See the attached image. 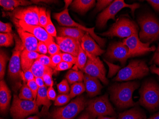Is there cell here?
<instances>
[{"label":"cell","instance_id":"91938a15","mask_svg":"<svg viewBox=\"0 0 159 119\" xmlns=\"http://www.w3.org/2000/svg\"><path fill=\"white\" fill-rule=\"evenodd\" d=\"M64 3H65V6H64V9H68V7L69 5H71V3L73 2V1L71 0H64Z\"/></svg>","mask_w":159,"mask_h":119},{"label":"cell","instance_id":"db71d44e","mask_svg":"<svg viewBox=\"0 0 159 119\" xmlns=\"http://www.w3.org/2000/svg\"><path fill=\"white\" fill-rule=\"evenodd\" d=\"M34 80L39 88L45 86V83H44V81H43V78L36 77L35 78Z\"/></svg>","mask_w":159,"mask_h":119},{"label":"cell","instance_id":"60d3db41","mask_svg":"<svg viewBox=\"0 0 159 119\" xmlns=\"http://www.w3.org/2000/svg\"><path fill=\"white\" fill-rule=\"evenodd\" d=\"M21 78L22 81L24 82V84H26V83L27 84L28 81L34 80L35 78L31 69L28 70L26 71H22L21 73Z\"/></svg>","mask_w":159,"mask_h":119},{"label":"cell","instance_id":"52a82bcc","mask_svg":"<svg viewBox=\"0 0 159 119\" xmlns=\"http://www.w3.org/2000/svg\"><path fill=\"white\" fill-rule=\"evenodd\" d=\"M149 73V68L145 62L133 60L124 68L119 71L114 80L117 81H129L141 79Z\"/></svg>","mask_w":159,"mask_h":119},{"label":"cell","instance_id":"4dcf8cb0","mask_svg":"<svg viewBox=\"0 0 159 119\" xmlns=\"http://www.w3.org/2000/svg\"><path fill=\"white\" fill-rule=\"evenodd\" d=\"M85 90L84 84L83 82L76 83L71 85L69 94L70 98H75V97L80 95L84 93Z\"/></svg>","mask_w":159,"mask_h":119},{"label":"cell","instance_id":"6f0895ef","mask_svg":"<svg viewBox=\"0 0 159 119\" xmlns=\"http://www.w3.org/2000/svg\"><path fill=\"white\" fill-rule=\"evenodd\" d=\"M150 69H151V72L152 73L157 74L159 76V68H157L155 65H153L151 66Z\"/></svg>","mask_w":159,"mask_h":119},{"label":"cell","instance_id":"7bdbcfd3","mask_svg":"<svg viewBox=\"0 0 159 119\" xmlns=\"http://www.w3.org/2000/svg\"><path fill=\"white\" fill-rule=\"evenodd\" d=\"M26 84L31 89L34 96V100L36 101V99L37 98V93L39 90V87L36 83L34 80L28 81Z\"/></svg>","mask_w":159,"mask_h":119},{"label":"cell","instance_id":"d590c367","mask_svg":"<svg viewBox=\"0 0 159 119\" xmlns=\"http://www.w3.org/2000/svg\"><path fill=\"white\" fill-rule=\"evenodd\" d=\"M70 96L68 94H60L56 97L54 102V105L61 106L66 105L70 101Z\"/></svg>","mask_w":159,"mask_h":119},{"label":"cell","instance_id":"7c38bea8","mask_svg":"<svg viewBox=\"0 0 159 119\" xmlns=\"http://www.w3.org/2000/svg\"><path fill=\"white\" fill-rule=\"evenodd\" d=\"M88 56V61L83 69L85 74L100 80L104 85L108 84V80L106 77V70L103 62L98 56L90 54L85 52Z\"/></svg>","mask_w":159,"mask_h":119},{"label":"cell","instance_id":"c3c4849f","mask_svg":"<svg viewBox=\"0 0 159 119\" xmlns=\"http://www.w3.org/2000/svg\"><path fill=\"white\" fill-rule=\"evenodd\" d=\"M0 31L1 33H12V25L10 23L0 22Z\"/></svg>","mask_w":159,"mask_h":119},{"label":"cell","instance_id":"11a10c76","mask_svg":"<svg viewBox=\"0 0 159 119\" xmlns=\"http://www.w3.org/2000/svg\"><path fill=\"white\" fill-rule=\"evenodd\" d=\"M78 119H95L94 117L91 115L89 112L83 113Z\"/></svg>","mask_w":159,"mask_h":119},{"label":"cell","instance_id":"d6986e66","mask_svg":"<svg viewBox=\"0 0 159 119\" xmlns=\"http://www.w3.org/2000/svg\"><path fill=\"white\" fill-rule=\"evenodd\" d=\"M17 30L25 49L28 51L37 52L39 42L37 38L34 35L25 31L21 28L17 27Z\"/></svg>","mask_w":159,"mask_h":119},{"label":"cell","instance_id":"e7e4bbea","mask_svg":"<svg viewBox=\"0 0 159 119\" xmlns=\"http://www.w3.org/2000/svg\"><path fill=\"white\" fill-rule=\"evenodd\" d=\"M157 52H159V46H158V49H157Z\"/></svg>","mask_w":159,"mask_h":119},{"label":"cell","instance_id":"7a4b0ae2","mask_svg":"<svg viewBox=\"0 0 159 119\" xmlns=\"http://www.w3.org/2000/svg\"><path fill=\"white\" fill-rule=\"evenodd\" d=\"M13 35L16 45L10 60L8 76L13 84V90H16L21 87V73L23 71L21 70L20 56L25 48L20 38L16 34Z\"/></svg>","mask_w":159,"mask_h":119},{"label":"cell","instance_id":"ee69618b","mask_svg":"<svg viewBox=\"0 0 159 119\" xmlns=\"http://www.w3.org/2000/svg\"><path fill=\"white\" fill-rule=\"evenodd\" d=\"M61 58L62 61L75 64L77 62V57L71 55L70 53H61Z\"/></svg>","mask_w":159,"mask_h":119},{"label":"cell","instance_id":"bcb514c9","mask_svg":"<svg viewBox=\"0 0 159 119\" xmlns=\"http://www.w3.org/2000/svg\"><path fill=\"white\" fill-rule=\"evenodd\" d=\"M73 64L66 62L61 61L60 63H59L54 70L56 71H62L67 70L73 67Z\"/></svg>","mask_w":159,"mask_h":119},{"label":"cell","instance_id":"cb8c5ba5","mask_svg":"<svg viewBox=\"0 0 159 119\" xmlns=\"http://www.w3.org/2000/svg\"><path fill=\"white\" fill-rule=\"evenodd\" d=\"M95 2L94 0H75L70 6L76 12L84 14L94 6Z\"/></svg>","mask_w":159,"mask_h":119},{"label":"cell","instance_id":"2e32d148","mask_svg":"<svg viewBox=\"0 0 159 119\" xmlns=\"http://www.w3.org/2000/svg\"><path fill=\"white\" fill-rule=\"evenodd\" d=\"M13 24L16 27L21 28L24 30L34 35L39 42H43L45 44L54 41L53 37L48 34L45 29L40 26L31 25H28L22 21L11 18Z\"/></svg>","mask_w":159,"mask_h":119},{"label":"cell","instance_id":"d6a6232c","mask_svg":"<svg viewBox=\"0 0 159 119\" xmlns=\"http://www.w3.org/2000/svg\"><path fill=\"white\" fill-rule=\"evenodd\" d=\"M18 96L20 99L22 100H29V101L34 100L31 89L26 84H24L23 85L21 86Z\"/></svg>","mask_w":159,"mask_h":119},{"label":"cell","instance_id":"e0dca14e","mask_svg":"<svg viewBox=\"0 0 159 119\" xmlns=\"http://www.w3.org/2000/svg\"><path fill=\"white\" fill-rule=\"evenodd\" d=\"M56 39L57 44L62 52L76 57L78 56L80 47L81 46V43L79 41L68 37L58 36L56 37Z\"/></svg>","mask_w":159,"mask_h":119},{"label":"cell","instance_id":"5b68a950","mask_svg":"<svg viewBox=\"0 0 159 119\" xmlns=\"http://www.w3.org/2000/svg\"><path fill=\"white\" fill-rule=\"evenodd\" d=\"M141 105L151 111L159 108V86L154 80L146 81L140 91Z\"/></svg>","mask_w":159,"mask_h":119},{"label":"cell","instance_id":"ac0fdd59","mask_svg":"<svg viewBox=\"0 0 159 119\" xmlns=\"http://www.w3.org/2000/svg\"><path fill=\"white\" fill-rule=\"evenodd\" d=\"M81 47L85 52L95 56L102 55L105 52L101 49L88 33H86L82 38Z\"/></svg>","mask_w":159,"mask_h":119},{"label":"cell","instance_id":"be15d7a7","mask_svg":"<svg viewBox=\"0 0 159 119\" xmlns=\"http://www.w3.org/2000/svg\"><path fill=\"white\" fill-rule=\"evenodd\" d=\"M27 119H39V117L38 116H31V117H29Z\"/></svg>","mask_w":159,"mask_h":119},{"label":"cell","instance_id":"1f68e13d","mask_svg":"<svg viewBox=\"0 0 159 119\" xmlns=\"http://www.w3.org/2000/svg\"><path fill=\"white\" fill-rule=\"evenodd\" d=\"M14 35L12 33L0 34V45L1 47H10L14 43Z\"/></svg>","mask_w":159,"mask_h":119},{"label":"cell","instance_id":"6da1fadb","mask_svg":"<svg viewBox=\"0 0 159 119\" xmlns=\"http://www.w3.org/2000/svg\"><path fill=\"white\" fill-rule=\"evenodd\" d=\"M139 86V84L136 81L114 84L110 88L111 99L120 109L134 106L136 103L133 101V93Z\"/></svg>","mask_w":159,"mask_h":119},{"label":"cell","instance_id":"ab89813d","mask_svg":"<svg viewBox=\"0 0 159 119\" xmlns=\"http://www.w3.org/2000/svg\"><path fill=\"white\" fill-rule=\"evenodd\" d=\"M46 44L48 48V52L51 56L60 53V49L59 46L58 45V44L55 43L54 41L49 42Z\"/></svg>","mask_w":159,"mask_h":119},{"label":"cell","instance_id":"74e56055","mask_svg":"<svg viewBox=\"0 0 159 119\" xmlns=\"http://www.w3.org/2000/svg\"><path fill=\"white\" fill-rule=\"evenodd\" d=\"M57 89L60 94H68L70 88L68 81L66 79H63L57 85Z\"/></svg>","mask_w":159,"mask_h":119},{"label":"cell","instance_id":"4fadbf2b","mask_svg":"<svg viewBox=\"0 0 159 119\" xmlns=\"http://www.w3.org/2000/svg\"><path fill=\"white\" fill-rule=\"evenodd\" d=\"M40 7L37 6H29L25 8L18 7L11 12H8V16L11 18L22 21L31 25L40 26L39 13Z\"/></svg>","mask_w":159,"mask_h":119},{"label":"cell","instance_id":"4316f807","mask_svg":"<svg viewBox=\"0 0 159 119\" xmlns=\"http://www.w3.org/2000/svg\"><path fill=\"white\" fill-rule=\"evenodd\" d=\"M146 115L142 110L134 108L120 113L118 119H146Z\"/></svg>","mask_w":159,"mask_h":119},{"label":"cell","instance_id":"484cf974","mask_svg":"<svg viewBox=\"0 0 159 119\" xmlns=\"http://www.w3.org/2000/svg\"><path fill=\"white\" fill-rule=\"evenodd\" d=\"M36 102L38 106L43 105L44 111H48L52 103L47 96V89L46 86L40 87L37 93Z\"/></svg>","mask_w":159,"mask_h":119},{"label":"cell","instance_id":"03108f58","mask_svg":"<svg viewBox=\"0 0 159 119\" xmlns=\"http://www.w3.org/2000/svg\"></svg>","mask_w":159,"mask_h":119},{"label":"cell","instance_id":"f5cc1de1","mask_svg":"<svg viewBox=\"0 0 159 119\" xmlns=\"http://www.w3.org/2000/svg\"><path fill=\"white\" fill-rule=\"evenodd\" d=\"M147 2L156 11L159 12V0H148Z\"/></svg>","mask_w":159,"mask_h":119},{"label":"cell","instance_id":"83f0119b","mask_svg":"<svg viewBox=\"0 0 159 119\" xmlns=\"http://www.w3.org/2000/svg\"><path fill=\"white\" fill-rule=\"evenodd\" d=\"M30 69L35 77H43L44 74L48 72L53 73V69L43 65L36 60L32 65Z\"/></svg>","mask_w":159,"mask_h":119},{"label":"cell","instance_id":"603a6c76","mask_svg":"<svg viewBox=\"0 0 159 119\" xmlns=\"http://www.w3.org/2000/svg\"><path fill=\"white\" fill-rule=\"evenodd\" d=\"M58 36L75 38L81 42L86 32L83 30L76 27H63L58 28Z\"/></svg>","mask_w":159,"mask_h":119},{"label":"cell","instance_id":"836d02e7","mask_svg":"<svg viewBox=\"0 0 159 119\" xmlns=\"http://www.w3.org/2000/svg\"><path fill=\"white\" fill-rule=\"evenodd\" d=\"M9 57L6 53L2 50L0 52V79L3 80L5 75L6 66Z\"/></svg>","mask_w":159,"mask_h":119},{"label":"cell","instance_id":"680465c9","mask_svg":"<svg viewBox=\"0 0 159 119\" xmlns=\"http://www.w3.org/2000/svg\"><path fill=\"white\" fill-rule=\"evenodd\" d=\"M31 2H33L34 3H39V2H44V3H53L54 2H56V1H31Z\"/></svg>","mask_w":159,"mask_h":119},{"label":"cell","instance_id":"7402d4cb","mask_svg":"<svg viewBox=\"0 0 159 119\" xmlns=\"http://www.w3.org/2000/svg\"><path fill=\"white\" fill-rule=\"evenodd\" d=\"M41 54L37 52L28 51L25 49L20 56L21 69L23 71L31 69L34 62L37 60Z\"/></svg>","mask_w":159,"mask_h":119},{"label":"cell","instance_id":"7dc6e473","mask_svg":"<svg viewBox=\"0 0 159 119\" xmlns=\"http://www.w3.org/2000/svg\"><path fill=\"white\" fill-rule=\"evenodd\" d=\"M61 53H62L60 52L57 54L50 56V58L51 59L52 67H53V69H55L56 66L59 63H60L61 61H62V58H61Z\"/></svg>","mask_w":159,"mask_h":119},{"label":"cell","instance_id":"d4e9b609","mask_svg":"<svg viewBox=\"0 0 159 119\" xmlns=\"http://www.w3.org/2000/svg\"><path fill=\"white\" fill-rule=\"evenodd\" d=\"M32 2L25 0H1L0 5L3 7L4 10L13 11L20 6H27L31 5Z\"/></svg>","mask_w":159,"mask_h":119},{"label":"cell","instance_id":"f1b7e54d","mask_svg":"<svg viewBox=\"0 0 159 119\" xmlns=\"http://www.w3.org/2000/svg\"><path fill=\"white\" fill-rule=\"evenodd\" d=\"M84 74L82 71L69 70L66 75V79L70 85L82 82L84 80Z\"/></svg>","mask_w":159,"mask_h":119},{"label":"cell","instance_id":"b9f144b4","mask_svg":"<svg viewBox=\"0 0 159 119\" xmlns=\"http://www.w3.org/2000/svg\"><path fill=\"white\" fill-rule=\"evenodd\" d=\"M37 60L43 65H45V66H47V67H49L53 69L51 59L50 57H49V56L46 55H44V54H41L40 57L38 58Z\"/></svg>","mask_w":159,"mask_h":119},{"label":"cell","instance_id":"8992f818","mask_svg":"<svg viewBox=\"0 0 159 119\" xmlns=\"http://www.w3.org/2000/svg\"><path fill=\"white\" fill-rule=\"evenodd\" d=\"M140 6V4L138 3L128 4L125 3L124 0H115L99 14L96 20V26L99 28L105 27L107 21L110 19L115 21V16L125 8H129L132 15L134 16L135 11L139 8Z\"/></svg>","mask_w":159,"mask_h":119},{"label":"cell","instance_id":"30bf717a","mask_svg":"<svg viewBox=\"0 0 159 119\" xmlns=\"http://www.w3.org/2000/svg\"><path fill=\"white\" fill-rule=\"evenodd\" d=\"M53 17L61 25L78 28L83 30V31H85L86 33H89L92 38L98 43V44L101 47H103L105 45L106 39L101 38L95 34L94 32L95 28L93 27L91 28H87L84 26L82 25L76 23L70 17L68 9H64V10L59 13H54Z\"/></svg>","mask_w":159,"mask_h":119},{"label":"cell","instance_id":"f6af8a7d","mask_svg":"<svg viewBox=\"0 0 159 119\" xmlns=\"http://www.w3.org/2000/svg\"><path fill=\"white\" fill-rule=\"evenodd\" d=\"M104 61L106 62L109 67V72L108 73V77H111L112 76H114V74L116 73L118 71L120 68V66L112 64L107 61L105 59H104Z\"/></svg>","mask_w":159,"mask_h":119},{"label":"cell","instance_id":"f546056e","mask_svg":"<svg viewBox=\"0 0 159 119\" xmlns=\"http://www.w3.org/2000/svg\"><path fill=\"white\" fill-rule=\"evenodd\" d=\"M88 59V56L85 52L83 50L81 46H80L78 55L77 56L76 63L75 64V67L83 71L87 62Z\"/></svg>","mask_w":159,"mask_h":119},{"label":"cell","instance_id":"9c48e42d","mask_svg":"<svg viewBox=\"0 0 159 119\" xmlns=\"http://www.w3.org/2000/svg\"><path fill=\"white\" fill-rule=\"evenodd\" d=\"M83 96L78 97L64 107L54 109L51 116L52 119H74L87 105Z\"/></svg>","mask_w":159,"mask_h":119},{"label":"cell","instance_id":"5bb4252c","mask_svg":"<svg viewBox=\"0 0 159 119\" xmlns=\"http://www.w3.org/2000/svg\"><path fill=\"white\" fill-rule=\"evenodd\" d=\"M104 56L109 61H119L122 66L126 64L127 59L131 57L128 48L121 42L111 44Z\"/></svg>","mask_w":159,"mask_h":119},{"label":"cell","instance_id":"6125c7cd","mask_svg":"<svg viewBox=\"0 0 159 119\" xmlns=\"http://www.w3.org/2000/svg\"><path fill=\"white\" fill-rule=\"evenodd\" d=\"M148 119H159V112L154 114Z\"/></svg>","mask_w":159,"mask_h":119},{"label":"cell","instance_id":"44dd1931","mask_svg":"<svg viewBox=\"0 0 159 119\" xmlns=\"http://www.w3.org/2000/svg\"><path fill=\"white\" fill-rule=\"evenodd\" d=\"M11 99V93L3 80L0 81V110L2 113L8 111Z\"/></svg>","mask_w":159,"mask_h":119},{"label":"cell","instance_id":"e575fe53","mask_svg":"<svg viewBox=\"0 0 159 119\" xmlns=\"http://www.w3.org/2000/svg\"><path fill=\"white\" fill-rule=\"evenodd\" d=\"M47 16H48V22H47V25L44 29L52 37H56L57 32H56V29H55L53 24H52L51 19V12L50 11H47Z\"/></svg>","mask_w":159,"mask_h":119},{"label":"cell","instance_id":"681fc988","mask_svg":"<svg viewBox=\"0 0 159 119\" xmlns=\"http://www.w3.org/2000/svg\"><path fill=\"white\" fill-rule=\"evenodd\" d=\"M52 74L53 73L48 72V73H45L42 77L46 86H48L49 87H52L53 85V81L52 79Z\"/></svg>","mask_w":159,"mask_h":119},{"label":"cell","instance_id":"3957f363","mask_svg":"<svg viewBox=\"0 0 159 119\" xmlns=\"http://www.w3.org/2000/svg\"><path fill=\"white\" fill-rule=\"evenodd\" d=\"M138 23L141 28L139 39L145 43H149L159 40V21L151 13L140 16Z\"/></svg>","mask_w":159,"mask_h":119},{"label":"cell","instance_id":"ffe728a7","mask_svg":"<svg viewBox=\"0 0 159 119\" xmlns=\"http://www.w3.org/2000/svg\"><path fill=\"white\" fill-rule=\"evenodd\" d=\"M84 81L86 91L90 97H93L100 94L102 86L98 79L85 74Z\"/></svg>","mask_w":159,"mask_h":119},{"label":"cell","instance_id":"8d00e7d4","mask_svg":"<svg viewBox=\"0 0 159 119\" xmlns=\"http://www.w3.org/2000/svg\"><path fill=\"white\" fill-rule=\"evenodd\" d=\"M39 25L40 26L44 28L47 25L48 22V16L46 9L43 7H40L39 13Z\"/></svg>","mask_w":159,"mask_h":119},{"label":"cell","instance_id":"f35d334b","mask_svg":"<svg viewBox=\"0 0 159 119\" xmlns=\"http://www.w3.org/2000/svg\"><path fill=\"white\" fill-rule=\"evenodd\" d=\"M112 2H113V1L112 0H99V1H97V3L96 4V8L94 11V12L97 13L102 10L105 9Z\"/></svg>","mask_w":159,"mask_h":119},{"label":"cell","instance_id":"ba28073f","mask_svg":"<svg viewBox=\"0 0 159 119\" xmlns=\"http://www.w3.org/2000/svg\"><path fill=\"white\" fill-rule=\"evenodd\" d=\"M39 112V106L35 100L20 99L16 94L13 95L10 113L13 119H25L28 116Z\"/></svg>","mask_w":159,"mask_h":119},{"label":"cell","instance_id":"277c9868","mask_svg":"<svg viewBox=\"0 0 159 119\" xmlns=\"http://www.w3.org/2000/svg\"><path fill=\"white\" fill-rule=\"evenodd\" d=\"M139 27L134 21L125 16L119 18L107 32L100 34L101 35L108 37H117L128 38L134 34H138Z\"/></svg>","mask_w":159,"mask_h":119},{"label":"cell","instance_id":"9f6ffc18","mask_svg":"<svg viewBox=\"0 0 159 119\" xmlns=\"http://www.w3.org/2000/svg\"><path fill=\"white\" fill-rule=\"evenodd\" d=\"M152 62L155 64L159 66V52L156 51L153 58H152Z\"/></svg>","mask_w":159,"mask_h":119},{"label":"cell","instance_id":"8fae6325","mask_svg":"<svg viewBox=\"0 0 159 119\" xmlns=\"http://www.w3.org/2000/svg\"><path fill=\"white\" fill-rule=\"evenodd\" d=\"M87 112L94 118L115 114V111L109 101L107 94L91 100L87 103Z\"/></svg>","mask_w":159,"mask_h":119},{"label":"cell","instance_id":"816d5d0a","mask_svg":"<svg viewBox=\"0 0 159 119\" xmlns=\"http://www.w3.org/2000/svg\"><path fill=\"white\" fill-rule=\"evenodd\" d=\"M47 96L50 101H55L56 99V93L52 87H49L47 89Z\"/></svg>","mask_w":159,"mask_h":119},{"label":"cell","instance_id":"9a60e30c","mask_svg":"<svg viewBox=\"0 0 159 119\" xmlns=\"http://www.w3.org/2000/svg\"><path fill=\"white\" fill-rule=\"evenodd\" d=\"M122 43L128 48L131 57L141 56L149 52L154 51L155 46L150 47L149 43H145L140 41L138 34H134L123 40Z\"/></svg>","mask_w":159,"mask_h":119},{"label":"cell","instance_id":"94428289","mask_svg":"<svg viewBox=\"0 0 159 119\" xmlns=\"http://www.w3.org/2000/svg\"><path fill=\"white\" fill-rule=\"evenodd\" d=\"M97 119H116L115 117H109L106 116H100L97 117Z\"/></svg>","mask_w":159,"mask_h":119},{"label":"cell","instance_id":"f907efd6","mask_svg":"<svg viewBox=\"0 0 159 119\" xmlns=\"http://www.w3.org/2000/svg\"><path fill=\"white\" fill-rule=\"evenodd\" d=\"M37 53H39L44 55L47 54L48 53V48L45 43L43 42H39L38 48H37Z\"/></svg>","mask_w":159,"mask_h":119}]
</instances>
